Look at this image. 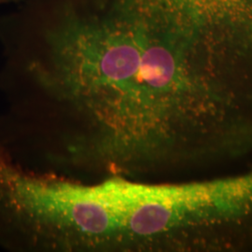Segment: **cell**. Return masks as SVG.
Wrapping results in <instances>:
<instances>
[{
    "label": "cell",
    "instance_id": "1",
    "mask_svg": "<svg viewBox=\"0 0 252 252\" xmlns=\"http://www.w3.org/2000/svg\"><path fill=\"white\" fill-rule=\"evenodd\" d=\"M6 1H9V0H0V3H2V2H6Z\"/></svg>",
    "mask_w": 252,
    "mask_h": 252
}]
</instances>
